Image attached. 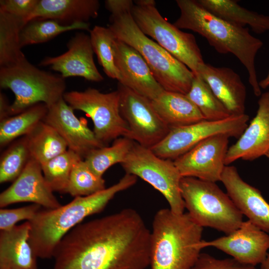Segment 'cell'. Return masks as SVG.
Instances as JSON below:
<instances>
[{
  "mask_svg": "<svg viewBox=\"0 0 269 269\" xmlns=\"http://www.w3.org/2000/svg\"><path fill=\"white\" fill-rule=\"evenodd\" d=\"M151 101L155 111L170 129L205 120L186 95L163 90Z\"/></svg>",
  "mask_w": 269,
  "mask_h": 269,
  "instance_id": "24",
  "label": "cell"
},
{
  "mask_svg": "<svg viewBox=\"0 0 269 269\" xmlns=\"http://www.w3.org/2000/svg\"><path fill=\"white\" fill-rule=\"evenodd\" d=\"M89 32L94 52L104 72L119 82L120 75L115 63L116 37L108 27L96 25Z\"/></svg>",
  "mask_w": 269,
  "mask_h": 269,
  "instance_id": "32",
  "label": "cell"
},
{
  "mask_svg": "<svg viewBox=\"0 0 269 269\" xmlns=\"http://www.w3.org/2000/svg\"><path fill=\"white\" fill-rule=\"evenodd\" d=\"M31 158L24 136L12 142L0 157V183L14 181Z\"/></svg>",
  "mask_w": 269,
  "mask_h": 269,
  "instance_id": "34",
  "label": "cell"
},
{
  "mask_svg": "<svg viewBox=\"0 0 269 269\" xmlns=\"http://www.w3.org/2000/svg\"><path fill=\"white\" fill-rule=\"evenodd\" d=\"M258 103L256 116L238 140L229 147L226 165L240 159L252 161L269 151V91L261 94Z\"/></svg>",
  "mask_w": 269,
  "mask_h": 269,
  "instance_id": "18",
  "label": "cell"
},
{
  "mask_svg": "<svg viewBox=\"0 0 269 269\" xmlns=\"http://www.w3.org/2000/svg\"><path fill=\"white\" fill-rule=\"evenodd\" d=\"M65 79L39 69L27 59L1 67L0 86L10 89L15 96L10 105L9 116L18 114L38 103L49 107L63 98L66 87Z\"/></svg>",
  "mask_w": 269,
  "mask_h": 269,
  "instance_id": "7",
  "label": "cell"
},
{
  "mask_svg": "<svg viewBox=\"0 0 269 269\" xmlns=\"http://www.w3.org/2000/svg\"><path fill=\"white\" fill-rule=\"evenodd\" d=\"M199 75L232 115L245 113L246 88L239 75L232 69L204 63L198 68Z\"/></svg>",
  "mask_w": 269,
  "mask_h": 269,
  "instance_id": "21",
  "label": "cell"
},
{
  "mask_svg": "<svg viewBox=\"0 0 269 269\" xmlns=\"http://www.w3.org/2000/svg\"><path fill=\"white\" fill-rule=\"evenodd\" d=\"M24 20L0 10V67L15 64L26 57L21 50L20 36Z\"/></svg>",
  "mask_w": 269,
  "mask_h": 269,
  "instance_id": "27",
  "label": "cell"
},
{
  "mask_svg": "<svg viewBox=\"0 0 269 269\" xmlns=\"http://www.w3.org/2000/svg\"><path fill=\"white\" fill-rule=\"evenodd\" d=\"M29 202L45 209H53L61 206L46 181L41 165L31 158L20 175L0 194V207Z\"/></svg>",
  "mask_w": 269,
  "mask_h": 269,
  "instance_id": "16",
  "label": "cell"
},
{
  "mask_svg": "<svg viewBox=\"0 0 269 269\" xmlns=\"http://www.w3.org/2000/svg\"><path fill=\"white\" fill-rule=\"evenodd\" d=\"M38 204H32L15 209H4L0 210V230H8L16 225L21 220H31L41 209Z\"/></svg>",
  "mask_w": 269,
  "mask_h": 269,
  "instance_id": "36",
  "label": "cell"
},
{
  "mask_svg": "<svg viewBox=\"0 0 269 269\" xmlns=\"http://www.w3.org/2000/svg\"><path fill=\"white\" fill-rule=\"evenodd\" d=\"M135 175L126 174L116 184L95 194L76 197L53 209H41L30 221L29 243L37 258H53L62 239L87 217L101 212L119 192L133 186Z\"/></svg>",
  "mask_w": 269,
  "mask_h": 269,
  "instance_id": "3",
  "label": "cell"
},
{
  "mask_svg": "<svg viewBox=\"0 0 269 269\" xmlns=\"http://www.w3.org/2000/svg\"><path fill=\"white\" fill-rule=\"evenodd\" d=\"M180 187L187 213L203 228L210 227L228 235L243 222L242 214L215 182L182 177Z\"/></svg>",
  "mask_w": 269,
  "mask_h": 269,
  "instance_id": "6",
  "label": "cell"
},
{
  "mask_svg": "<svg viewBox=\"0 0 269 269\" xmlns=\"http://www.w3.org/2000/svg\"><path fill=\"white\" fill-rule=\"evenodd\" d=\"M28 221L0 232V269H38L36 259L29 243Z\"/></svg>",
  "mask_w": 269,
  "mask_h": 269,
  "instance_id": "23",
  "label": "cell"
},
{
  "mask_svg": "<svg viewBox=\"0 0 269 269\" xmlns=\"http://www.w3.org/2000/svg\"><path fill=\"white\" fill-rule=\"evenodd\" d=\"M9 105L6 98L3 94H0V120L4 118L10 117L9 116Z\"/></svg>",
  "mask_w": 269,
  "mask_h": 269,
  "instance_id": "39",
  "label": "cell"
},
{
  "mask_svg": "<svg viewBox=\"0 0 269 269\" xmlns=\"http://www.w3.org/2000/svg\"><path fill=\"white\" fill-rule=\"evenodd\" d=\"M115 63L120 75L119 83L121 85L151 100L164 90L139 53L117 38Z\"/></svg>",
  "mask_w": 269,
  "mask_h": 269,
  "instance_id": "19",
  "label": "cell"
},
{
  "mask_svg": "<svg viewBox=\"0 0 269 269\" xmlns=\"http://www.w3.org/2000/svg\"><path fill=\"white\" fill-rule=\"evenodd\" d=\"M186 96L197 107L205 120L219 121L233 116L199 75L194 76Z\"/></svg>",
  "mask_w": 269,
  "mask_h": 269,
  "instance_id": "29",
  "label": "cell"
},
{
  "mask_svg": "<svg viewBox=\"0 0 269 269\" xmlns=\"http://www.w3.org/2000/svg\"><path fill=\"white\" fill-rule=\"evenodd\" d=\"M39 0H0V10L23 19L26 23Z\"/></svg>",
  "mask_w": 269,
  "mask_h": 269,
  "instance_id": "38",
  "label": "cell"
},
{
  "mask_svg": "<svg viewBox=\"0 0 269 269\" xmlns=\"http://www.w3.org/2000/svg\"><path fill=\"white\" fill-rule=\"evenodd\" d=\"M133 1L134 3L137 5H155V1L153 0H137Z\"/></svg>",
  "mask_w": 269,
  "mask_h": 269,
  "instance_id": "40",
  "label": "cell"
},
{
  "mask_svg": "<svg viewBox=\"0 0 269 269\" xmlns=\"http://www.w3.org/2000/svg\"><path fill=\"white\" fill-rule=\"evenodd\" d=\"M249 120V116L244 114L171 128L166 136L150 149L159 157L174 160L210 136L224 134L238 139L248 126Z\"/></svg>",
  "mask_w": 269,
  "mask_h": 269,
  "instance_id": "11",
  "label": "cell"
},
{
  "mask_svg": "<svg viewBox=\"0 0 269 269\" xmlns=\"http://www.w3.org/2000/svg\"><path fill=\"white\" fill-rule=\"evenodd\" d=\"M47 106L40 103L34 105L18 114L0 120V145L3 147L17 137L28 134L43 121Z\"/></svg>",
  "mask_w": 269,
  "mask_h": 269,
  "instance_id": "28",
  "label": "cell"
},
{
  "mask_svg": "<svg viewBox=\"0 0 269 269\" xmlns=\"http://www.w3.org/2000/svg\"><path fill=\"white\" fill-rule=\"evenodd\" d=\"M260 269H269V250L265 260L261 264Z\"/></svg>",
  "mask_w": 269,
  "mask_h": 269,
  "instance_id": "42",
  "label": "cell"
},
{
  "mask_svg": "<svg viewBox=\"0 0 269 269\" xmlns=\"http://www.w3.org/2000/svg\"><path fill=\"white\" fill-rule=\"evenodd\" d=\"M220 181L242 215L263 231L269 232V203L260 191L245 181L234 166H225Z\"/></svg>",
  "mask_w": 269,
  "mask_h": 269,
  "instance_id": "20",
  "label": "cell"
},
{
  "mask_svg": "<svg viewBox=\"0 0 269 269\" xmlns=\"http://www.w3.org/2000/svg\"><path fill=\"white\" fill-rule=\"evenodd\" d=\"M205 9L216 17L235 26L251 27L258 34L269 30V16L248 10L233 0H197Z\"/></svg>",
  "mask_w": 269,
  "mask_h": 269,
  "instance_id": "25",
  "label": "cell"
},
{
  "mask_svg": "<svg viewBox=\"0 0 269 269\" xmlns=\"http://www.w3.org/2000/svg\"><path fill=\"white\" fill-rule=\"evenodd\" d=\"M260 87L266 89L269 86V71L267 76L263 80L259 82Z\"/></svg>",
  "mask_w": 269,
  "mask_h": 269,
  "instance_id": "41",
  "label": "cell"
},
{
  "mask_svg": "<svg viewBox=\"0 0 269 269\" xmlns=\"http://www.w3.org/2000/svg\"><path fill=\"white\" fill-rule=\"evenodd\" d=\"M67 47L66 52L57 56L46 57L40 65L49 66L64 78L78 76L96 82L104 80L94 62L90 35L77 33L70 39Z\"/></svg>",
  "mask_w": 269,
  "mask_h": 269,
  "instance_id": "17",
  "label": "cell"
},
{
  "mask_svg": "<svg viewBox=\"0 0 269 269\" xmlns=\"http://www.w3.org/2000/svg\"><path fill=\"white\" fill-rule=\"evenodd\" d=\"M191 269H258L255 266L241 263L231 258L217 259L201 253Z\"/></svg>",
  "mask_w": 269,
  "mask_h": 269,
  "instance_id": "37",
  "label": "cell"
},
{
  "mask_svg": "<svg viewBox=\"0 0 269 269\" xmlns=\"http://www.w3.org/2000/svg\"><path fill=\"white\" fill-rule=\"evenodd\" d=\"M180 14L173 24L189 29L204 37L217 52L235 56L245 66L254 94L260 96L255 58L263 45L260 39L250 34L248 27H240L214 15L195 0H176Z\"/></svg>",
  "mask_w": 269,
  "mask_h": 269,
  "instance_id": "4",
  "label": "cell"
},
{
  "mask_svg": "<svg viewBox=\"0 0 269 269\" xmlns=\"http://www.w3.org/2000/svg\"><path fill=\"white\" fill-rule=\"evenodd\" d=\"M121 164L126 173L140 178L160 192L172 212L184 213L185 208L180 187L182 176L173 160L159 157L150 149L134 141Z\"/></svg>",
  "mask_w": 269,
  "mask_h": 269,
  "instance_id": "8",
  "label": "cell"
},
{
  "mask_svg": "<svg viewBox=\"0 0 269 269\" xmlns=\"http://www.w3.org/2000/svg\"><path fill=\"white\" fill-rule=\"evenodd\" d=\"M105 5L111 13L108 27L116 38L139 53L154 78L164 90L186 95L195 75L185 65L142 32L132 14L134 1L107 0Z\"/></svg>",
  "mask_w": 269,
  "mask_h": 269,
  "instance_id": "2",
  "label": "cell"
},
{
  "mask_svg": "<svg viewBox=\"0 0 269 269\" xmlns=\"http://www.w3.org/2000/svg\"><path fill=\"white\" fill-rule=\"evenodd\" d=\"M120 109L130 130L129 138L150 149L168 134L170 128L153 108L151 100L118 84Z\"/></svg>",
  "mask_w": 269,
  "mask_h": 269,
  "instance_id": "12",
  "label": "cell"
},
{
  "mask_svg": "<svg viewBox=\"0 0 269 269\" xmlns=\"http://www.w3.org/2000/svg\"><path fill=\"white\" fill-rule=\"evenodd\" d=\"M83 158L68 149L41 165L44 177L53 192L66 193L75 164Z\"/></svg>",
  "mask_w": 269,
  "mask_h": 269,
  "instance_id": "33",
  "label": "cell"
},
{
  "mask_svg": "<svg viewBox=\"0 0 269 269\" xmlns=\"http://www.w3.org/2000/svg\"><path fill=\"white\" fill-rule=\"evenodd\" d=\"M230 137L224 134L210 136L174 160L181 176L220 181Z\"/></svg>",
  "mask_w": 269,
  "mask_h": 269,
  "instance_id": "13",
  "label": "cell"
},
{
  "mask_svg": "<svg viewBox=\"0 0 269 269\" xmlns=\"http://www.w3.org/2000/svg\"><path fill=\"white\" fill-rule=\"evenodd\" d=\"M132 14L137 25L146 36L185 65L195 75L205 63L195 36L168 22L155 5L134 4Z\"/></svg>",
  "mask_w": 269,
  "mask_h": 269,
  "instance_id": "9",
  "label": "cell"
},
{
  "mask_svg": "<svg viewBox=\"0 0 269 269\" xmlns=\"http://www.w3.org/2000/svg\"><path fill=\"white\" fill-rule=\"evenodd\" d=\"M24 136L31 157L41 165L68 149L56 130L44 121L38 123Z\"/></svg>",
  "mask_w": 269,
  "mask_h": 269,
  "instance_id": "26",
  "label": "cell"
},
{
  "mask_svg": "<svg viewBox=\"0 0 269 269\" xmlns=\"http://www.w3.org/2000/svg\"><path fill=\"white\" fill-rule=\"evenodd\" d=\"M100 6L98 0H39L27 22L51 19L65 26L88 22L97 17Z\"/></svg>",
  "mask_w": 269,
  "mask_h": 269,
  "instance_id": "22",
  "label": "cell"
},
{
  "mask_svg": "<svg viewBox=\"0 0 269 269\" xmlns=\"http://www.w3.org/2000/svg\"><path fill=\"white\" fill-rule=\"evenodd\" d=\"M78 29L90 31V24L83 22L65 26L51 19H34L27 22L21 30L20 47L44 43L63 32Z\"/></svg>",
  "mask_w": 269,
  "mask_h": 269,
  "instance_id": "30",
  "label": "cell"
},
{
  "mask_svg": "<svg viewBox=\"0 0 269 269\" xmlns=\"http://www.w3.org/2000/svg\"><path fill=\"white\" fill-rule=\"evenodd\" d=\"M63 99L74 110L83 111L91 118L96 137L105 145L120 137L129 138L130 130L120 112L118 90L103 93L89 88L65 92Z\"/></svg>",
  "mask_w": 269,
  "mask_h": 269,
  "instance_id": "10",
  "label": "cell"
},
{
  "mask_svg": "<svg viewBox=\"0 0 269 269\" xmlns=\"http://www.w3.org/2000/svg\"><path fill=\"white\" fill-rule=\"evenodd\" d=\"M44 122L55 129L66 142L69 149L83 159L91 150L105 146L96 137L74 110L62 98L48 107Z\"/></svg>",
  "mask_w": 269,
  "mask_h": 269,
  "instance_id": "15",
  "label": "cell"
},
{
  "mask_svg": "<svg viewBox=\"0 0 269 269\" xmlns=\"http://www.w3.org/2000/svg\"></svg>",
  "mask_w": 269,
  "mask_h": 269,
  "instance_id": "44",
  "label": "cell"
},
{
  "mask_svg": "<svg viewBox=\"0 0 269 269\" xmlns=\"http://www.w3.org/2000/svg\"><path fill=\"white\" fill-rule=\"evenodd\" d=\"M150 233L135 210L80 223L57 245L52 269H146Z\"/></svg>",
  "mask_w": 269,
  "mask_h": 269,
  "instance_id": "1",
  "label": "cell"
},
{
  "mask_svg": "<svg viewBox=\"0 0 269 269\" xmlns=\"http://www.w3.org/2000/svg\"><path fill=\"white\" fill-rule=\"evenodd\" d=\"M134 141L126 137L115 139L111 146H103L91 150L84 161L97 175L103 177L105 172L113 165L122 163L130 151Z\"/></svg>",
  "mask_w": 269,
  "mask_h": 269,
  "instance_id": "31",
  "label": "cell"
},
{
  "mask_svg": "<svg viewBox=\"0 0 269 269\" xmlns=\"http://www.w3.org/2000/svg\"><path fill=\"white\" fill-rule=\"evenodd\" d=\"M203 230L187 212L158 210L150 233L151 269H191L201 253Z\"/></svg>",
  "mask_w": 269,
  "mask_h": 269,
  "instance_id": "5",
  "label": "cell"
},
{
  "mask_svg": "<svg viewBox=\"0 0 269 269\" xmlns=\"http://www.w3.org/2000/svg\"><path fill=\"white\" fill-rule=\"evenodd\" d=\"M106 188L103 177L96 174L82 159L78 161L72 169L66 193L75 197L86 196Z\"/></svg>",
  "mask_w": 269,
  "mask_h": 269,
  "instance_id": "35",
  "label": "cell"
},
{
  "mask_svg": "<svg viewBox=\"0 0 269 269\" xmlns=\"http://www.w3.org/2000/svg\"><path fill=\"white\" fill-rule=\"evenodd\" d=\"M202 249L214 247L238 262L253 266L261 264L269 250V235L249 220L233 233L216 239L202 240Z\"/></svg>",
  "mask_w": 269,
  "mask_h": 269,
  "instance_id": "14",
  "label": "cell"
},
{
  "mask_svg": "<svg viewBox=\"0 0 269 269\" xmlns=\"http://www.w3.org/2000/svg\"><path fill=\"white\" fill-rule=\"evenodd\" d=\"M265 156L269 159V151L267 152Z\"/></svg>",
  "mask_w": 269,
  "mask_h": 269,
  "instance_id": "43",
  "label": "cell"
}]
</instances>
